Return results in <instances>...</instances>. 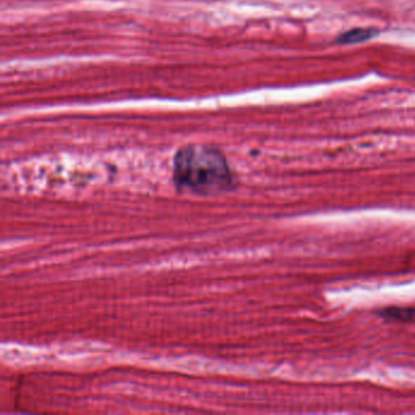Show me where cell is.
Here are the masks:
<instances>
[{"label":"cell","mask_w":415,"mask_h":415,"mask_svg":"<svg viewBox=\"0 0 415 415\" xmlns=\"http://www.w3.org/2000/svg\"><path fill=\"white\" fill-rule=\"evenodd\" d=\"M173 182L179 191L215 196L233 191L237 179L220 149L212 145L189 144L174 155Z\"/></svg>","instance_id":"1"},{"label":"cell","mask_w":415,"mask_h":415,"mask_svg":"<svg viewBox=\"0 0 415 415\" xmlns=\"http://www.w3.org/2000/svg\"><path fill=\"white\" fill-rule=\"evenodd\" d=\"M379 36V31L375 28H353L345 33L340 34L336 38L339 44H358V43L368 42L370 39Z\"/></svg>","instance_id":"2"},{"label":"cell","mask_w":415,"mask_h":415,"mask_svg":"<svg viewBox=\"0 0 415 415\" xmlns=\"http://www.w3.org/2000/svg\"><path fill=\"white\" fill-rule=\"evenodd\" d=\"M382 316L386 319L399 320V322H415V308L392 307L389 310L382 311Z\"/></svg>","instance_id":"3"}]
</instances>
